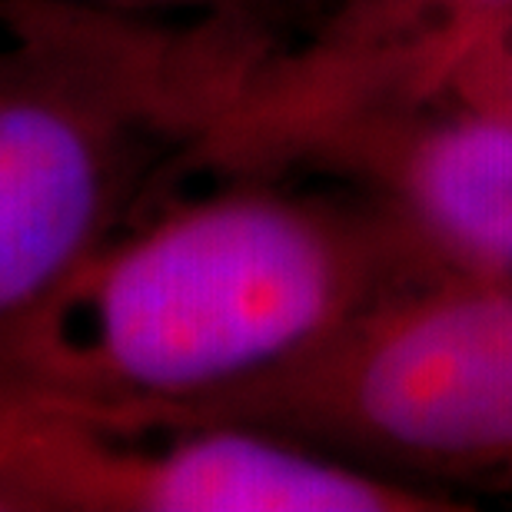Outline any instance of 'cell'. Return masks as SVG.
<instances>
[{"label": "cell", "mask_w": 512, "mask_h": 512, "mask_svg": "<svg viewBox=\"0 0 512 512\" xmlns=\"http://www.w3.org/2000/svg\"><path fill=\"white\" fill-rule=\"evenodd\" d=\"M459 97V107L512 124V17L479 27L439 70L436 87Z\"/></svg>", "instance_id": "obj_6"}, {"label": "cell", "mask_w": 512, "mask_h": 512, "mask_svg": "<svg viewBox=\"0 0 512 512\" xmlns=\"http://www.w3.org/2000/svg\"><path fill=\"white\" fill-rule=\"evenodd\" d=\"M266 163H313L370 180L456 266L512 276L509 120L463 107L419 117L383 100L356 104L293 130Z\"/></svg>", "instance_id": "obj_5"}, {"label": "cell", "mask_w": 512, "mask_h": 512, "mask_svg": "<svg viewBox=\"0 0 512 512\" xmlns=\"http://www.w3.org/2000/svg\"><path fill=\"white\" fill-rule=\"evenodd\" d=\"M0 512H14V503H10V499H7L4 489H0Z\"/></svg>", "instance_id": "obj_9"}, {"label": "cell", "mask_w": 512, "mask_h": 512, "mask_svg": "<svg viewBox=\"0 0 512 512\" xmlns=\"http://www.w3.org/2000/svg\"><path fill=\"white\" fill-rule=\"evenodd\" d=\"M380 4L406 7V20L413 14H423V10H433V14L439 10L453 30L479 27L499 17H512V0H380Z\"/></svg>", "instance_id": "obj_7"}, {"label": "cell", "mask_w": 512, "mask_h": 512, "mask_svg": "<svg viewBox=\"0 0 512 512\" xmlns=\"http://www.w3.org/2000/svg\"><path fill=\"white\" fill-rule=\"evenodd\" d=\"M150 426H250L423 469L512 466V276L453 270Z\"/></svg>", "instance_id": "obj_3"}, {"label": "cell", "mask_w": 512, "mask_h": 512, "mask_svg": "<svg viewBox=\"0 0 512 512\" xmlns=\"http://www.w3.org/2000/svg\"><path fill=\"white\" fill-rule=\"evenodd\" d=\"M97 4H107V7H127V10H133V0H97Z\"/></svg>", "instance_id": "obj_8"}, {"label": "cell", "mask_w": 512, "mask_h": 512, "mask_svg": "<svg viewBox=\"0 0 512 512\" xmlns=\"http://www.w3.org/2000/svg\"><path fill=\"white\" fill-rule=\"evenodd\" d=\"M463 270L413 223L263 187L110 237L0 330V393L150 426L326 340L366 306Z\"/></svg>", "instance_id": "obj_1"}, {"label": "cell", "mask_w": 512, "mask_h": 512, "mask_svg": "<svg viewBox=\"0 0 512 512\" xmlns=\"http://www.w3.org/2000/svg\"><path fill=\"white\" fill-rule=\"evenodd\" d=\"M253 54L97 0H0V330L104 247L143 157L187 153Z\"/></svg>", "instance_id": "obj_2"}, {"label": "cell", "mask_w": 512, "mask_h": 512, "mask_svg": "<svg viewBox=\"0 0 512 512\" xmlns=\"http://www.w3.org/2000/svg\"><path fill=\"white\" fill-rule=\"evenodd\" d=\"M14 512H436L423 486L250 426H117L0 393Z\"/></svg>", "instance_id": "obj_4"}, {"label": "cell", "mask_w": 512, "mask_h": 512, "mask_svg": "<svg viewBox=\"0 0 512 512\" xmlns=\"http://www.w3.org/2000/svg\"><path fill=\"white\" fill-rule=\"evenodd\" d=\"M499 476H503V483H506V486H512V466H509V469H503V473H499Z\"/></svg>", "instance_id": "obj_10"}]
</instances>
